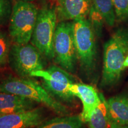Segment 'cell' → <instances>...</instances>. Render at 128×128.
Masks as SVG:
<instances>
[{
    "label": "cell",
    "instance_id": "cell-5",
    "mask_svg": "<svg viewBox=\"0 0 128 128\" xmlns=\"http://www.w3.org/2000/svg\"><path fill=\"white\" fill-rule=\"evenodd\" d=\"M57 14L55 7L44 6L39 9L31 39V44L48 60L54 59V42L57 26Z\"/></svg>",
    "mask_w": 128,
    "mask_h": 128
},
{
    "label": "cell",
    "instance_id": "cell-10",
    "mask_svg": "<svg viewBox=\"0 0 128 128\" xmlns=\"http://www.w3.org/2000/svg\"><path fill=\"white\" fill-rule=\"evenodd\" d=\"M58 22L87 18L92 6V0H56Z\"/></svg>",
    "mask_w": 128,
    "mask_h": 128
},
{
    "label": "cell",
    "instance_id": "cell-23",
    "mask_svg": "<svg viewBox=\"0 0 128 128\" xmlns=\"http://www.w3.org/2000/svg\"><path fill=\"white\" fill-rule=\"evenodd\" d=\"M17 1H25V2H33L34 0H17Z\"/></svg>",
    "mask_w": 128,
    "mask_h": 128
},
{
    "label": "cell",
    "instance_id": "cell-13",
    "mask_svg": "<svg viewBox=\"0 0 128 128\" xmlns=\"http://www.w3.org/2000/svg\"><path fill=\"white\" fill-rule=\"evenodd\" d=\"M111 124H128V95L122 94L106 100Z\"/></svg>",
    "mask_w": 128,
    "mask_h": 128
},
{
    "label": "cell",
    "instance_id": "cell-4",
    "mask_svg": "<svg viewBox=\"0 0 128 128\" xmlns=\"http://www.w3.org/2000/svg\"><path fill=\"white\" fill-rule=\"evenodd\" d=\"M39 9L33 2L17 1L9 20V35L14 44H27L31 40Z\"/></svg>",
    "mask_w": 128,
    "mask_h": 128
},
{
    "label": "cell",
    "instance_id": "cell-1",
    "mask_svg": "<svg viewBox=\"0 0 128 128\" xmlns=\"http://www.w3.org/2000/svg\"><path fill=\"white\" fill-rule=\"evenodd\" d=\"M128 56V28H118L104 45L103 65L100 87L111 88L118 84Z\"/></svg>",
    "mask_w": 128,
    "mask_h": 128
},
{
    "label": "cell",
    "instance_id": "cell-8",
    "mask_svg": "<svg viewBox=\"0 0 128 128\" xmlns=\"http://www.w3.org/2000/svg\"><path fill=\"white\" fill-rule=\"evenodd\" d=\"M45 60V58L32 44H13L11 46L8 62L19 77L30 78L34 72L44 70Z\"/></svg>",
    "mask_w": 128,
    "mask_h": 128
},
{
    "label": "cell",
    "instance_id": "cell-24",
    "mask_svg": "<svg viewBox=\"0 0 128 128\" xmlns=\"http://www.w3.org/2000/svg\"><path fill=\"white\" fill-rule=\"evenodd\" d=\"M51 1H55L56 0H51Z\"/></svg>",
    "mask_w": 128,
    "mask_h": 128
},
{
    "label": "cell",
    "instance_id": "cell-22",
    "mask_svg": "<svg viewBox=\"0 0 128 128\" xmlns=\"http://www.w3.org/2000/svg\"><path fill=\"white\" fill-rule=\"evenodd\" d=\"M124 68H126V67H128V56L124 60Z\"/></svg>",
    "mask_w": 128,
    "mask_h": 128
},
{
    "label": "cell",
    "instance_id": "cell-2",
    "mask_svg": "<svg viewBox=\"0 0 128 128\" xmlns=\"http://www.w3.org/2000/svg\"><path fill=\"white\" fill-rule=\"evenodd\" d=\"M73 33L78 62L83 76L88 81L97 80V48L95 32L87 18L72 21Z\"/></svg>",
    "mask_w": 128,
    "mask_h": 128
},
{
    "label": "cell",
    "instance_id": "cell-3",
    "mask_svg": "<svg viewBox=\"0 0 128 128\" xmlns=\"http://www.w3.org/2000/svg\"><path fill=\"white\" fill-rule=\"evenodd\" d=\"M0 92L16 94L42 104L60 116L70 113L67 107L54 98L41 84L30 78H5L0 81Z\"/></svg>",
    "mask_w": 128,
    "mask_h": 128
},
{
    "label": "cell",
    "instance_id": "cell-11",
    "mask_svg": "<svg viewBox=\"0 0 128 128\" xmlns=\"http://www.w3.org/2000/svg\"><path fill=\"white\" fill-rule=\"evenodd\" d=\"M70 92L78 97L82 104V111L80 114L84 123H87L92 113L102 102L100 93L93 86L82 83H72L70 86Z\"/></svg>",
    "mask_w": 128,
    "mask_h": 128
},
{
    "label": "cell",
    "instance_id": "cell-20",
    "mask_svg": "<svg viewBox=\"0 0 128 128\" xmlns=\"http://www.w3.org/2000/svg\"><path fill=\"white\" fill-rule=\"evenodd\" d=\"M12 7L11 0H0V24L10 20Z\"/></svg>",
    "mask_w": 128,
    "mask_h": 128
},
{
    "label": "cell",
    "instance_id": "cell-12",
    "mask_svg": "<svg viewBox=\"0 0 128 128\" xmlns=\"http://www.w3.org/2000/svg\"><path fill=\"white\" fill-rule=\"evenodd\" d=\"M38 104L16 94L0 92V116L33 109Z\"/></svg>",
    "mask_w": 128,
    "mask_h": 128
},
{
    "label": "cell",
    "instance_id": "cell-15",
    "mask_svg": "<svg viewBox=\"0 0 128 128\" xmlns=\"http://www.w3.org/2000/svg\"><path fill=\"white\" fill-rule=\"evenodd\" d=\"M102 102L96 108L87 122L89 128H110L111 126L106 100L100 93Z\"/></svg>",
    "mask_w": 128,
    "mask_h": 128
},
{
    "label": "cell",
    "instance_id": "cell-21",
    "mask_svg": "<svg viewBox=\"0 0 128 128\" xmlns=\"http://www.w3.org/2000/svg\"><path fill=\"white\" fill-rule=\"evenodd\" d=\"M110 128H128V124H111Z\"/></svg>",
    "mask_w": 128,
    "mask_h": 128
},
{
    "label": "cell",
    "instance_id": "cell-14",
    "mask_svg": "<svg viewBox=\"0 0 128 128\" xmlns=\"http://www.w3.org/2000/svg\"><path fill=\"white\" fill-rule=\"evenodd\" d=\"M84 124L80 114L65 115L44 120L33 128H82Z\"/></svg>",
    "mask_w": 128,
    "mask_h": 128
},
{
    "label": "cell",
    "instance_id": "cell-16",
    "mask_svg": "<svg viewBox=\"0 0 128 128\" xmlns=\"http://www.w3.org/2000/svg\"><path fill=\"white\" fill-rule=\"evenodd\" d=\"M96 10L102 16L104 22L110 27L113 26L116 21L113 0H92Z\"/></svg>",
    "mask_w": 128,
    "mask_h": 128
},
{
    "label": "cell",
    "instance_id": "cell-9",
    "mask_svg": "<svg viewBox=\"0 0 128 128\" xmlns=\"http://www.w3.org/2000/svg\"><path fill=\"white\" fill-rule=\"evenodd\" d=\"M44 108L0 116V128H33L44 120Z\"/></svg>",
    "mask_w": 128,
    "mask_h": 128
},
{
    "label": "cell",
    "instance_id": "cell-6",
    "mask_svg": "<svg viewBox=\"0 0 128 128\" xmlns=\"http://www.w3.org/2000/svg\"><path fill=\"white\" fill-rule=\"evenodd\" d=\"M56 65L68 72L76 73L78 63L73 33L72 21L58 22L54 42Z\"/></svg>",
    "mask_w": 128,
    "mask_h": 128
},
{
    "label": "cell",
    "instance_id": "cell-19",
    "mask_svg": "<svg viewBox=\"0 0 128 128\" xmlns=\"http://www.w3.org/2000/svg\"><path fill=\"white\" fill-rule=\"evenodd\" d=\"M117 19L120 22L128 20V0H113Z\"/></svg>",
    "mask_w": 128,
    "mask_h": 128
},
{
    "label": "cell",
    "instance_id": "cell-7",
    "mask_svg": "<svg viewBox=\"0 0 128 128\" xmlns=\"http://www.w3.org/2000/svg\"><path fill=\"white\" fill-rule=\"evenodd\" d=\"M32 77L42 78L43 87L59 102L71 104L75 100L76 97L69 88L70 85L75 82L74 76L58 65H52L46 69L35 71Z\"/></svg>",
    "mask_w": 128,
    "mask_h": 128
},
{
    "label": "cell",
    "instance_id": "cell-18",
    "mask_svg": "<svg viewBox=\"0 0 128 128\" xmlns=\"http://www.w3.org/2000/svg\"><path fill=\"white\" fill-rule=\"evenodd\" d=\"M89 20L92 24L96 34L97 36L100 37L102 34V28L104 19L102 16L96 10V9L92 5L90 12L89 14Z\"/></svg>",
    "mask_w": 128,
    "mask_h": 128
},
{
    "label": "cell",
    "instance_id": "cell-17",
    "mask_svg": "<svg viewBox=\"0 0 128 128\" xmlns=\"http://www.w3.org/2000/svg\"><path fill=\"white\" fill-rule=\"evenodd\" d=\"M10 40L5 33L0 31V66H4L8 62Z\"/></svg>",
    "mask_w": 128,
    "mask_h": 128
}]
</instances>
